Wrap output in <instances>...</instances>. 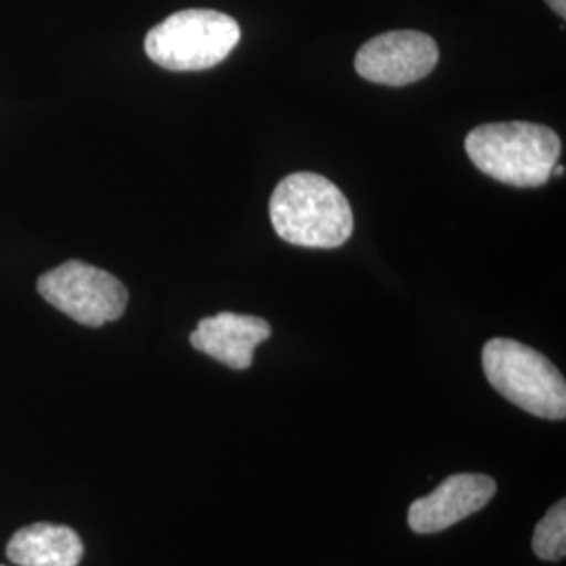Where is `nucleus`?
Wrapping results in <instances>:
<instances>
[{
    "mask_svg": "<svg viewBox=\"0 0 566 566\" xmlns=\"http://www.w3.org/2000/svg\"><path fill=\"white\" fill-rule=\"evenodd\" d=\"M271 338V325L254 315L219 313L202 319L189 343L203 355L231 369H248L259 344Z\"/></svg>",
    "mask_w": 566,
    "mask_h": 566,
    "instance_id": "obj_8",
    "label": "nucleus"
},
{
    "mask_svg": "<svg viewBox=\"0 0 566 566\" xmlns=\"http://www.w3.org/2000/svg\"><path fill=\"white\" fill-rule=\"evenodd\" d=\"M82 556L78 533L51 523L23 526L7 544V558L18 566H78Z\"/></svg>",
    "mask_w": 566,
    "mask_h": 566,
    "instance_id": "obj_9",
    "label": "nucleus"
},
{
    "mask_svg": "<svg viewBox=\"0 0 566 566\" xmlns=\"http://www.w3.org/2000/svg\"><path fill=\"white\" fill-rule=\"evenodd\" d=\"M533 552L537 558L547 563H558L566 554V502L547 510L546 516L535 526L533 533Z\"/></svg>",
    "mask_w": 566,
    "mask_h": 566,
    "instance_id": "obj_10",
    "label": "nucleus"
},
{
    "mask_svg": "<svg viewBox=\"0 0 566 566\" xmlns=\"http://www.w3.org/2000/svg\"><path fill=\"white\" fill-rule=\"evenodd\" d=\"M486 380L510 403L546 420H565L566 382L539 350L510 338H493L483 348Z\"/></svg>",
    "mask_w": 566,
    "mask_h": 566,
    "instance_id": "obj_3",
    "label": "nucleus"
},
{
    "mask_svg": "<svg viewBox=\"0 0 566 566\" xmlns=\"http://www.w3.org/2000/svg\"><path fill=\"white\" fill-rule=\"evenodd\" d=\"M547 4H549V9L560 18V20H565L566 18V0H546Z\"/></svg>",
    "mask_w": 566,
    "mask_h": 566,
    "instance_id": "obj_11",
    "label": "nucleus"
},
{
    "mask_svg": "<svg viewBox=\"0 0 566 566\" xmlns=\"http://www.w3.org/2000/svg\"><path fill=\"white\" fill-rule=\"evenodd\" d=\"M563 175H565V166L554 164V168H552V177H563Z\"/></svg>",
    "mask_w": 566,
    "mask_h": 566,
    "instance_id": "obj_12",
    "label": "nucleus"
},
{
    "mask_svg": "<svg viewBox=\"0 0 566 566\" xmlns=\"http://www.w3.org/2000/svg\"><path fill=\"white\" fill-rule=\"evenodd\" d=\"M269 217L283 242L340 248L353 235V210L343 191L322 175H287L273 191Z\"/></svg>",
    "mask_w": 566,
    "mask_h": 566,
    "instance_id": "obj_1",
    "label": "nucleus"
},
{
    "mask_svg": "<svg viewBox=\"0 0 566 566\" xmlns=\"http://www.w3.org/2000/svg\"><path fill=\"white\" fill-rule=\"evenodd\" d=\"M242 39L231 15L212 9H185L145 36L147 57L170 72H202L229 57Z\"/></svg>",
    "mask_w": 566,
    "mask_h": 566,
    "instance_id": "obj_4",
    "label": "nucleus"
},
{
    "mask_svg": "<svg viewBox=\"0 0 566 566\" xmlns=\"http://www.w3.org/2000/svg\"><path fill=\"white\" fill-rule=\"evenodd\" d=\"M560 151L558 135L531 122L483 124L465 137V154L481 172L521 189L546 185Z\"/></svg>",
    "mask_w": 566,
    "mask_h": 566,
    "instance_id": "obj_2",
    "label": "nucleus"
},
{
    "mask_svg": "<svg viewBox=\"0 0 566 566\" xmlns=\"http://www.w3.org/2000/svg\"><path fill=\"white\" fill-rule=\"evenodd\" d=\"M495 491V481L486 474H453L430 495H424L411 504L407 523L413 533L420 535L446 531L449 526L462 523L474 512L483 510L493 500Z\"/></svg>",
    "mask_w": 566,
    "mask_h": 566,
    "instance_id": "obj_7",
    "label": "nucleus"
},
{
    "mask_svg": "<svg viewBox=\"0 0 566 566\" xmlns=\"http://www.w3.org/2000/svg\"><path fill=\"white\" fill-rule=\"evenodd\" d=\"M36 287L46 303L86 327L118 322L128 304L118 277L82 261H67L44 273Z\"/></svg>",
    "mask_w": 566,
    "mask_h": 566,
    "instance_id": "obj_5",
    "label": "nucleus"
},
{
    "mask_svg": "<svg viewBox=\"0 0 566 566\" xmlns=\"http://www.w3.org/2000/svg\"><path fill=\"white\" fill-rule=\"evenodd\" d=\"M439 63V46L432 36L416 30L386 32L357 51L355 70L365 81L405 86L426 78Z\"/></svg>",
    "mask_w": 566,
    "mask_h": 566,
    "instance_id": "obj_6",
    "label": "nucleus"
}]
</instances>
